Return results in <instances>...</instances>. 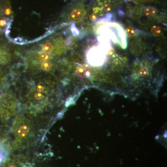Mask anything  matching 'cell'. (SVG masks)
Here are the masks:
<instances>
[{"label":"cell","mask_w":167,"mask_h":167,"mask_svg":"<svg viewBox=\"0 0 167 167\" xmlns=\"http://www.w3.org/2000/svg\"><path fill=\"white\" fill-rule=\"evenodd\" d=\"M104 53L100 49L95 48L92 49L89 51L88 53V61L92 65H101L102 62L99 60L100 59L103 62L105 56H104Z\"/></svg>","instance_id":"cell-1"},{"label":"cell","mask_w":167,"mask_h":167,"mask_svg":"<svg viewBox=\"0 0 167 167\" xmlns=\"http://www.w3.org/2000/svg\"><path fill=\"white\" fill-rule=\"evenodd\" d=\"M2 167H33L32 164L25 157L15 156L8 160Z\"/></svg>","instance_id":"cell-2"},{"label":"cell","mask_w":167,"mask_h":167,"mask_svg":"<svg viewBox=\"0 0 167 167\" xmlns=\"http://www.w3.org/2000/svg\"><path fill=\"white\" fill-rule=\"evenodd\" d=\"M76 73L83 78L88 77L92 73V69L87 64H80L76 68Z\"/></svg>","instance_id":"cell-3"},{"label":"cell","mask_w":167,"mask_h":167,"mask_svg":"<svg viewBox=\"0 0 167 167\" xmlns=\"http://www.w3.org/2000/svg\"><path fill=\"white\" fill-rule=\"evenodd\" d=\"M29 132V129L27 125H23L20 126L17 131L18 135L20 138H25Z\"/></svg>","instance_id":"cell-4"},{"label":"cell","mask_w":167,"mask_h":167,"mask_svg":"<svg viewBox=\"0 0 167 167\" xmlns=\"http://www.w3.org/2000/svg\"><path fill=\"white\" fill-rule=\"evenodd\" d=\"M83 10L80 8H75L71 13V17L74 20L79 19L82 17Z\"/></svg>","instance_id":"cell-5"},{"label":"cell","mask_w":167,"mask_h":167,"mask_svg":"<svg viewBox=\"0 0 167 167\" xmlns=\"http://www.w3.org/2000/svg\"><path fill=\"white\" fill-rule=\"evenodd\" d=\"M145 14L149 17H154L156 14V10L154 8L151 7H147L144 10Z\"/></svg>","instance_id":"cell-6"},{"label":"cell","mask_w":167,"mask_h":167,"mask_svg":"<svg viewBox=\"0 0 167 167\" xmlns=\"http://www.w3.org/2000/svg\"><path fill=\"white\" fill-rule=\"evenodd\" d=\"M151 33L155 36H159L162 34V30L160 27L157 26H153L151 29Z\"/></svg>","instance_id":"cell-7"},{"label":"cell","mask_w":167,"mask_h":167,"mask_svg":"<svg viewBox=\"0 0 167 167\" xmlns=\"http://www.w3.org/2000/svg\"><path fill=\"white\" fill-rule=\"evenodd\" d=\"M126 32L127 34L128 35L129 37L130 38L134 37V36L135 35V30L132 27H128L126 29Z\"/></svg>","instance_id":"cell-8"},{"label":"cell","mask_w":167,"mask_h":167,"mask_svg":"<svg viewBox=\"0 0 167 167\" xmlns=\"http://www.w3.org/2000/svg\"><path fill=\"white\" fill-rule=\"evenodd\" d=\"M52 68V65L49 62H43L41 65V68L43 70L49 71Z\"/></svg>","instance_id":"cell-9"},{"label":"cell","mask_w":167,"mask_h":167,"mask_svg":"<svg viewBox=\"0 0 167 167\" xmlns=\"http://www.w3.org/2000/svg\"><path fill=\"white\" fill-rule=\"evenodd\" d=\"M51 57V55L47 52H44L40 55V58L41 59L44 61L48 60Z\"/></svg>","instance_id":"cell-10"},{"label":"cell","mask_w":167,"mask_h":167,"mask_svg":"<svg viewBox=\"0 0 167 167\" xmlns=\"http://www.w3.org/2000/svg\"><path fill=\"white\" fill-rule=\"evenodd\" d=\"M53 47L51 43H47L43 46V49L46 52H49L53 49Z\"/></svg>","instance_id":"cell-11"},{"label":"cell","mask_w":167,"mask_h":167,"mask_svg":"<svg viewBox=\"0 0 167 167\" xmlns=\"http://www.w3.org/2000/svg\"><path fill=\"white\" fill-rule=\"evenodd\" d=\"M71 30L74 35H79V31L78 30L77 28L76 27L74 24H73L71 26Z\"/></svg>","instance_id":"cell-12"},{"label":"cell","mask_w":167,"mask_h":167,"mask_svg":"<svg viewBox=\"0 0 167 167\" xmlns=\"http://www.w3.org/2000/svg\"><path fill=\"white\" fill-rule=\"evenodd\" d=\"M139 72L141 75H145L148 74V69L145 67H143L140 69Z\"/></svg>","instance_id":"cell-13"},{"label":"cell","mask_w":167,"mask_h":167,"mask_svg":"<svg viewBox=\"0 0 167 167\" xmlns=\"http://www.w3.org/2000/svg\"><path fill=\"white\" fill-rule=\"evenodd\" d=\"M111 5L109 3L105 4V6H104V9L105 11L109 12L111 10Z\"/></svg>","instance_id":"cell-14"},{"label":"cell","mask_w":167,"mask_h":167,"mask_svg":"<svg viewBox=\"0 0 167 167\" xmlns=\"http://www.w3.org/2000/svg\"><path fill=\"white\" fill-rule=\"evenodd\" d=\"M35 96L36 99H37V100H40V99H42V97H43V95H42L40 93H37L36 94Z\"/></svg>","instance_id":"cell-15"},{"label":"cell","mask_w":167,"mask_h":167,"mask_svg":"<svg viewBox=\"0 0 167 167\" xmlns=\"http://www.w3.org/2000/svg\"><path fill=\"white\" fill-rule=\"evenodd\" d=\"M97 18H98V17H97V14H93L90 16V20L93 21L96 20Z\"/></svg>","instance_id":"cell-16"},{"label":"cell","mask_w":167,"mask_h":167,"mask_svg":"<svg viewBox=\"0 0 167 167\" xmlns=\"http://www.w3.org/2000/svg\"><path fill=\"white\" fill-rule=\"evenodd\" d=\"M44 90V88L43 86H41V85H39L38 86V87H37V90H38L39 92H43Z\"/></svg>","instance_id":"cell-17"},{"label":"cell","mask_w":167,"mask_h":167,"mask_svg":"<svg viewBox=\"0 0 167 167\" xmlns=\"http://www.w3.org/2000/svg\"><path fill=\"white\" fill-rule=\"evenodd\" d=\"M114 49H113V47H111L110 49V50H109V52H108V54L109 55H112V54H113V53H114Z\"/></svg>","instance_id":"cell-18"},{"label":"cell","mask_w":167,"mask_h":167,"mask_svg":"<svg viewBox=\"0 0 167 167\" xmlns=\"http://www.w3.org/2000/svg\"><path fill=\"white\" fill-rule=\"evenodd\" d=\"M144 2H149L150 1V0H142Z\"/></svg>","instance_id":"cell-19"},{"label":"cell","mask_w":167,"mask_h":167,"mask_svg":"<svg viewBox=\"0 0 167 167\" xmlns=\"http://www.w3.org/2000/svg\"><path fill=\"white\" fill-rule=\"evenodd\" d=\"M128 1L132 2V1H133V0H128Z\"/></svg>","instance_id":"cell-20"}]
</instances>
